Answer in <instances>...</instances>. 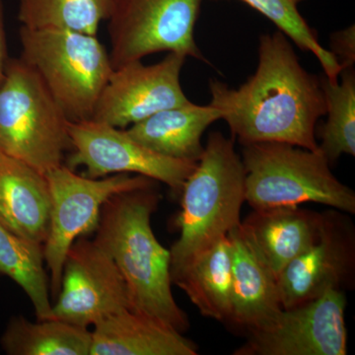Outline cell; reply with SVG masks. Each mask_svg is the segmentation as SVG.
Instances as JSON below:
<instances>
[{
  "mask_svg": "<svg viewBox=\"0 0 355 355\" xmlns=\"http://www.w3.org/2000/svg\"><path fill=\"white\" fill-rule=\"evenodd\" d=\"M209 104L242 146L282 142L318 150L316 127L326 114L321 83L301 65L282 32L261 35L259 62L239 88L209 81Z\"/></svg>",
  "mask_w": 355,
  "mask_h": 355,
  "instance_id": "cell-1",
  "label": "cell"
},
{
  "mask_svg": "<svg viewBox=\"0 0 355 355\" xmlns=\"http://www.w3.org/2000/svg\"><path fill=\"white\" fill-rule=\"evenodd\" d=\"M160 200L154 187L110 198L103 205L94 242L118 266L132 310L184 334L190 322L173 295L171 254L151 227V216Z\"/></svg>",
  "mask_w": 355,
  "mask_h": 355,
  "instance_id": "cell-2",
  "label": "cell"
},
{
  "mask_svg": "<svg viewBox=\"0 0 355 355\" xmlns=\"http://www.w3.org/2000/svg\"><path fill=\"white\" fill-rule=\"evenodd\" d=\"M245 172L232 139L210 133L202 156L182 188L180 237L170 249L175 272L241 223Z\"/></svg>",
  "mask_w": 355,
  "mask_h": 355,
  "instance_id": "cell-3",
  "label": "cell"
},
{
  "mask_svg": "<svg viewBox=\"0 0 355 355\" xmlns=\"http://www.w3.org/2000/svg\"><path fill=\"white\" fill-rule=\"evenodd\" d=\"M245 202L253 209L319 203L355 214V193L333 174L323 153L282 142L243 146Z\"/></svg>",
  "mask_w": 355,
  "mask_h": 355,
  "instance_id": "cell-4",
  "label": "cell"
},
{
  "mask_svg": "<svg viewBox=\"0 0 355 355\" xmlns=\"http://www.w3.org/2000/svg\"><path fill=\"white\" fill-rule=\"evenodd\" d=\"M69 121L38 73L9 58L0 81V153L46 175L71 151Z\"/></svg>",
  "mask_w": 355,
  "mask_h": 355,
  "instance_id": "cell-5",
  "label": "cell"
},
{
  "mask_svg": "<svg viewBox=\"0 0 355 355\" xmlns=\"http://www.w3.org/2000/svg\"><path fill=\"white\" fill-rule=\"evenodd\" d=\"M21 58L41 77L70 121L92 119L113 72L109 51L95 35L21 26Z\"/></svg>",
  "mask_w": 355,
  "mask_h": 355,
  "instance_id": "cell-6",
  "label": "cell"
},
{
  "mask_svg": "<svg viewBox=\"0 0 355 355\" xmlns=\"http://www.w3.org/2000/svg\"><path fill=\"white\" fill-rule=\"evenodd\" d=\"M51 193V221L44 244L51 297L60 288L65 257L76 239L95 233L101 209L110 198L123 191L153 188L155 180L141 175L114 174L92 179L62 164L46 173Z\"/></svg>",
  "mask_w": 355,
  "mask_h": 355,
  "instance_id": "cell-7",
  "label": "cell"
},
{
  "mask_svg": "<svg viewBox=\"0 0 355 355\" xmlns=\"http://www.w3.org/2000/svg\"><path fill=\"white\" fill-rule=\"evenodd\" d=\"M202 0H108L114 69L153 53H178L207 62L195 39Z\"/></svg>",
  "mask_w": 355,
  "mask_h": 355,
  "instance_id": "cell-8",
  "label": "cell"
},
{
  "mask_svg": "<svg viewBox=\"0 0 355 355\" xmlns=\"http://www.w3.org/2000/svg\"><path fill=\"white\" fill-rule=\"evenodd\" d=\"M72 149L67 165L85 168L84 176L100 179L114 174L150 178L181 193L198 162L166 157L141 146L125 130L93 120L69 121Z\"/></svg>",
  "mask_w": 355,
  "mask_h": 355,
  "instance_id": "cell-9",
  "label": "cell"
},
{
  "mask_svg": "<svg viewBox=\"0 0 355 355\" xmlns=\"http://www.w3.org/2000/svg\"><path fill=\"white\" fill-rule=\"evenodd\" d=\"M125 309L132 302L118 266L94 240L76 239L65 257L53 319L89 329Z\"/></svg>",
  "mask_w": 355,
  "mask_h": 355,
  "instance_id": "cell-10",
  "label": "cell"
},
{
  "mask_svg": "<svg viewBox=\"0 0 355 355\" xmlns=\"http://www.w3.org/2000/svg\"><path fill=\"white\" fill-rule=\"evenodd\" d=\"M347 295L331 289L310 302L284 309L247 336L234 355H345Z\"/></svg>",
  "mask_w": 355,
  "mask_h": 355,
  "instance_id": "cell-11",
  "label": "cell"
},
{
  "mask_svg": "<svg viewBox=\"0 0 355 355\" xmlns=\"http://www.w3.org/2000/svg\"><path fill=\"white\" fill-rule=\"evenodd\" d=\"M349 216L333 209L324 211L316 241L277 279L282 309L310 302L331 289L354 288L355 228Z\"/></svg>",
  "mask_w": 355,
  "mask_h": 355,
  "instance_id": "cell-12",
  "label": "cell"
},
{
  "mask_svg": "<svg viewBox=\"0 0 355 355\" xmlns=\"http://www.w3.org/2000/svg\"><path fill=\"white\" fill-rule=\"evenodd\" d=\"M186 60L182 53H169L157 64L135 60L114 69L96 104L93 120L125 130L190 101L180 81Z\"/></svg>",
  "mask_w": 355,
  "mask_h": 355,
  "instance_id": "cell-13",
  "label": "cell"
},
{
  "mask_svg": "<svg viewBox=\"0 0 355 355\" xmlns=\"http://www.w3.org/2000/svg\"><path fill=\"white\" fill-rule=\"evenodd\" d=\"M232 254L231 308L226 324L248 336L282 312L277 279L259 258L239 226L228 233Z\"/></svg>",
  "mask_w": 355,
  "mask_h": 355,
  "instance_id": "cell-14",
  "label": "cell"
},
{
  "mask_svg": "<svg viewBox=\"0 0 355 355\" xmlns=\"http://www.w3.org/2000/svg\"><path fill=\"white\" fill-rule=\"evenodd\" d=\"M324 212L299 207L253 209L239 227L252 249L270 272L280 273L316 241Z\"/></svg>",
  "mask_w": 355,
  "mask_h": 355,
  "instance_id": "cell-15",
  "label": "cell"
},
{
  "mask_svg": "<svg viewBox=\"0 0 355 355\" xmlns=\"http://www.w3.org/2000/svg\"><path fill=\"white\" fill-rule=\"evenodd\" d=\"M51 207L46 175L0 153V223L44 246L50 230Z\"/></svg>",
  "mask_w": 355,
  "mask_h": 355,
  "instance_id": "cell-16",
  "label": "cell"
},
{
  "mask_svg": "<svg viewBox=\"0 0 355 355\" xmlns=\"http://www.w3.org/2000/svg\"><path fill=\"white\" fill-rule=\"evenodd\" d=\"M93 328L90 355L198 354L183 334L139 311H121Z\"/></svg>",
  "mask_w": 355,
  "mask_h": 355,
  "instance_id": "cell-17",
  "label": "cell"
},
{
  "mask_svg": "<svg viewBox=\"0 0 355 355\" xmlns=\"http://www.w3.org/2000/svg\"><path fill=\"white\" fill-rule=\"evenodd\" d=\"M221 118V112L212 105L200 106L189 101L151 114L125 130L135 141L154 153L198 162L205 149L203 133Z\"/></svg>",
  "mask_w": 355,
  "mask_h": 355,
  "instance_id": "cell-18",
  "label": "cell"
},
{
  "mask_svg": "<svg viewBox=\"0 0 355 355\" xmlns=\"http://www.w3.org/2000/svg\"><path fill=\"white\" fill-rule=\"evenodd\" d=\"M171 279L202 316L225 324L230 314L232 288V254L228 236L172 272Z\"/></svg>",
  "mask_w": 355,
  "mask_h": 355,
  "instance_id": "cell-19",
  "label": "cell"
},
{
  "mask_svg": "<svg viewBox=\"0 0 355 355\" xmlns=\"http://www.w3.org/2000/svg\"><path fill=\"white\" fill-rule=\"evenodd\" d=\"M92 333L58 319L13 318L1 338V347L10 355H88Z\"/></svg>",
  "mask_w": 355,
  "mask_h": 355,
  "instance_id": "cell-20",
  "label": "cell"
},
{
  "mask_svg": "<svg viewBox=\"0 0 355 355\" xmlns=\"http://www.w3.org/2000/svg\"><path fill=\"white\" fill-rule=\"evenodd\" d=\"M44 265L43 245L24 239L0 223V275L10 277L25 291L38 320L53 319Z\"/></svg>",
  "mask_w": 355,
  "mask_h": 355,
  "instance_id": "cell-21",
  "label": "cell"
},
{
  "mask_svg": "<svg viewBox=\"0 0 355 355\" xmlns=\"http://www.w3.org/2000/svg\"><path fill=\"white\" fill-rule=\"evenodd\" d=\"M328 118L320 128L319 149L333 165L343 154L355 155L354 67L340 71L338 80L322 79Z\"/></svg>",
  "mask_w": 355,
  "mask_h": 355,
  "instance_id": "cell-22",
  "label": "cell"
},
{
  "mask_svg": "<svg viewBox=\"0 0 355 355\" xmlns=\"http://www.w3.org/2000/svg\"><path fill=\"white\" fill-rule=\"evenodd\" d=\"M108 0H20L18 20L30 29H62L97 36Z\"/></svg>",
  "mask_w": 355,
  "mask_h": 355,
  "instance_id": "cell-23",
  "label": "cell"
},
{
  "mask_svg": "<svg viewBox=\"0 0 355 355\" xmlns=\"http://www.w3.org/2000/svg\"><path fill=\"white\" fill-rule=\"evenodd\" d=\"M263 14L279 28L282 34L297 44L303 51L313 53L323 67L329 80H338L340 69L336 58L318 40L316 32L299 12L298 6L305 0H240Z\"/></svg>",
  "mask_w": 355,
  "mask_h": 355,
  "instance_id": "cell-24",
  "label": "cell"
},
{
  "mask_svg": "<svg viewBox=\"0 0 355 355\" xmlns=\"http://www.w3.org/2000/svg\"><path fill=\"white\" fill-rule=\"evenodd\" d=\"M342 70L352 69L355 64V27L334 33L331 37V50Z\"/></svg>",
  "mask_w": 355,
  "mask_h": 355,
  "instance_id": "cell-25",
  "label": "cell"
},
{
  "mask_svg": "<svg viewBox=\"0 0 355 355\" xmlns=\"http://www.w3.org/2000/svg\"><path fill=\"white\" fill-rule=\"evenodd\" d=\"M8 60V55H7L6 28H4L3 6H2L1 0H0V81L2 80L4 73H6Z\"/></svg>",
  "mask_w": 355,
  "mask_h": 355,
  "instance_id": "cell-26",
  "label": "cell"
}]
</instances>
